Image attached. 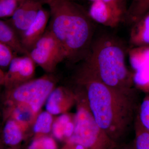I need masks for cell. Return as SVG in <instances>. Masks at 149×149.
<instances>
[{
	"mask_svg": "<svg viewBox=\"0 0 149 149\" xmlns=\"http://www.w3.org/2000/svg\"><path fill=\"white\" fill-rule=\"evenodd\" d=\"M74 80L85 91L97 124L116 143L135 129L141 103L133 87H110L80 66Z\"/></svg>",
	"mask_w": 149,
	"mask_h": 149,
	"instance_id": "cell-1",
	"label": "cell"
},
{
	"mask_svg": "<svg viewBox=\"0 0 149 149\" xmlns=\"http://www.w3.org/2000/svg\"><path fill=\"white\" fill-rule=\"evenodd\" d=\"M49 7V28L64 51L65 60L75 63L88 55L94 28L89 13L69 0H44Z\"/></svg>",
	"mask_w": 149,
	"mask_h": 149,
	"instance_id": "cell-2",
	"label": "cell"
},
{
	"mask_svg": "<svg viewBox=\"0 0 149 149\" xmlns=\"http://www.w3.org/2000/svg\"><path fill=\"white\" fill-rule=\"evenodd\" d=\"M125 56L119 43L103 36L93 42L81 65L108 86L132 88L133 80L125 65Z\"/></svg>",
	"mask_w": 149,
	"mask_h": 149,
	"instance_id": "cell-3",
	"label": "cell"
},
{
	"mask_svg": "<svg viewBox=\"0 0 149 149\" xmlns=\"http://www.w3.org/2000/svg\"><path fill=\"white\" fill-rule=\"evenodd\" d=\"M76 112L74 129L68 140L69 143L79 144L88 149H114L116 143L97 124L88 105L85 91H74Z\"/></svg>",
	"mask_w": 149,
	"mask_h": 149,
	"instance_id": "cell-4",
	"label": "cell"
},
{
	"mask_svg": "<svg viewBox=\"0 0 149 149\" xmlns=\"http://www.w3.org/2000/svg\"><path fill=\"white\" fill-rule=\"evenodd\" d=\"M56 84L55 77L49 73L15 87L5 89L2 100L4 108L23 106L39 113Z\"/></svg>",
	"mask_w": 149,
	"mask_h": 149,
	"instance_id": "cell-5",
	"label": "cell"
},
{
	"mask_svg": "<svg viewBox=\"0 0 149 149\" xmlns=\"http://www.w3.org/2000/svg\"><path fill=\"white\" fill-rule=\"evenodd\" d=\"M29 56L48 73H53L59 63L65 60L61 46L49 29L29 52Z\"/></svg>",
	"mask_w": 149,
	"mask_h": 149,
	"instance_id": "cell-6",
	"label": "cell"
},
{
	"mask_svg": "<svg viewBox=\"0 0 149 149\" xmlns=\"http://www.w3.org/2000/svg\"><path fill=\"white\" fill-rule=\"evenodd\" d=\"M35 63L29 56H15L5 75V89L13 88L34 78Z\"/></svg>",
	"mask_w": 149,
	"mask_h": 149,
	"instance_id": "cell-7",
	"label": "cell"
},
{
	"mask_svg": "<svg viewBox=\"0 0 149 149\" xmlns=\"http://www.w3.org/2000/svg\"><path fill=\"white\" fill-rule=\"evenodd\" d=\"M43 3L42 0H25L19 4L8 23L19 38L35 20Z\"/></svg>",
	"mask_w": 149,
	"mask_h": 149,
	"instance_id": "cell-8",
	"label": "cell"
},
{
	"mask_svg": "<svg viewBox=\"0 0 149 149\" xmlns=\"http://www.w3.org/2000/svg\"><path fill=\"white\" fill-rule=\"evenodd\" d=\"M75 101L74 91L64 87H56L46 101V111L53 116L63 114Z\"/></svg>",
	"mask_w": 149,
	"mask_h": 149,
	"instance_id": "cell-9",
	"label": "cell"
},
{
	"mask_svg": "<svg viewBox=\"0 0 149 149\" xmlns=\"http://www.w3.org/2000/svg\"><path fill=\"white\" fill-rule=\"evenodd\" d=\"M50 14L42 8L35 20L20 37L22 45L29 52L46 31Z\"/></svg>",
	"mask_w": 149,
	"mask_h": 149,
	"instance_id": "cell-10",
	"label": "cell"
},
{
	"mask_svg": "<svg viewBox=\"0 0 149 149\" xmlns=\"http://www.w3.org/2000/svg\"><path fill=\"white\" fill-rule=\"evenodd\" d=\"M39 113L28 107L17 105L4 108L3 120L10 118L16 120L27 131L33 124Z\"/></svg>",
	"mask_w": 149,
	"mask_h": 149,
	"instance_id": "cell-11",
	"label": "cell"
},
{
	"mask_svg": "<svg viewBox=\"0 0 149 149\" xmlns=\"http://www.w3.org/2000/svg\"><path fill=\"white\" fill-rule=\"evenodd\" d=\"M0 42L8 46L14 53L29 56V52L22 45L19 36L9 24L0 19Z\"/></svg>",
	"mask_w": 149,
	"mask_h": 149,
	"instance_id": "cell-12",
	"label": "cell"
},
{
	"mask_svg": "<svg viewBox=\"0 0 149 149\" xmlns=\"http://www.w3.org/2000/svg\"><path fill=\"white\" fill-rule=\"evenodd\" d=\"M4 121L2 136L3 143L10 147L16 146L22 141L24 133L26 130L13 119L8 118Z\"/></svg>",
	"mask_w": 149,
	"mask_h": 149,
	"instance_id": "cell-13",
	"label": "cell"
},
{
	"mask_svg": "<svg viewBox=\"0 0 149 149\" xmlns=\"http://www.w3.org/2000/svg\"><path fill=\"white\" fill-rule=\"evenodd\" d=\"M74 116L63 113L54 118L52 131L54 136L58 140L71 137L74 129Z\"/></svg>",
	"mask_w": 149,
	"mask_h": 149,
	"instance_id": "cell-14",
	"label": "cell"
},
{
	"mask_svg": "<svg viewBox=\"0 0 149 149\" xmlns=\"http://www.w3.org/2000/svg\"><path fill=\"white\" fill-rule=\"evenodd\" d=\"M54 116L46 111H41L37 115L32 128L37 137H42L52 131L53 123Z\"/></svg>",
	"mask_w": 149,
	"mask_h": 149,
	"instance_id": "cell-15",
	"label": "cell"
},
{
	"mask_svg": "<svg viewBox=\"0 0 149 149\" xmlns=\"http://www.w3.org/2000/svg\"><path fill=\"white\" fill-rule=\"evenodd\" d=\"M89 13L92 19L107 26H111L109 12L101 0L93 2Z\"/></svg>",
	"mask_w": 149,
	"mask_h": 149,
	"instance_id": "cell-16",
	"label": "cell"
},
{
	"mask_svg": "<svg viewBox=\"0 0 149 149\" xmlns=\"http://www.w3.org/2000/svg\"><path fill=\"white\" fill-rule=\"evenodd\" d=\"M109 12L111 27L115 26L125 13V0H101Z\"/></svg>",
	"mask_w": 149,
	"mask_h": 149,
	"instance_id": "cell-17",
	"label": "cell"
},
{
	"mask_svg": "<svg viewBox=\"0 0 149 149\" xmlns=\"http://www.w3.org/2000/svg\"><path fill=\"white\" fill-rule=\"evenodd\" d=\"M136 149H149V132L139 122L138 117L135 123Z\"/></svg>",
	"mask_w": 149,
	"mask_h": 149,
	"instance_id": "cell-18",
	"label": "cell"
},
{
	"mask_svg": "<svg viewBox=\"0 0 149 149\" xmlns=\"http://www.w3.org/2000/svg\"><path fill=\"white\" fill-rule=\"evenodd\" d=\"M138 118L141 125L149 132V97L144 99L140 104Z\"/></svg>",
	"mask_w": 149,
	"mask_h": 149,
	"instance_id": "cell-19",
	"label": "cell"
},
{
	"mask_svg": "<svg viewBox=\"0 0 149 149\" xmlns=\"http://www.w3.org/2000/svg\"><path fill=\"white\" fill-rule=\"evenodd\" d=\"M29 149H57V146L52 138L43 136L34 140L29 146Z\"/></svg>",
	"mask_w": 149,
	"mask_h": 149,
	"instance_id": "cell-20",
	"label": "cell"
},
{
	"mask_svg": "<svg viewBox=\"0 0 149 149\" xmlns=\"http://www.w3.org/2000/svg\"><path fill=\"white\" fill-rule=\"evenodd\" d=\"M19 4L15 0H0V18L11 17Z\"/></svg>",
	"mask_w": 149,
	"mask_h": 149,
	"instance_id": "cell-21",
	"label": "cell"
},
{
	"mask_svg": "<svg viewBox=\"0 0 149 149\" xmlns=\"http://www.w3.org/2000/svg\"><path fill=\"white\" fill-rule=\"evenodd\" d=\"M14 52L11 49L0 42V67H8L11 61L15 57Z\"/></svg>",
	"mask_w": 149,
	"mask_h": 149,
	"instance_id": "cell-22",
	"label": "cell"
},
{
	"mask_svg": "<svg viewBox=\"0 0 149 149\" xmlns=\"http://www.w3.org/2000/svg\"><path fill=\"white\" fill-rule=\"evenodd\" d=\"M135 80L139 85H145L149 84V61L138 68Z\"/></svg>",
	"mask_w": 149,
	"mask_h": 149,
	"instance_id": "cell-23",
	"label": "cell"
},
{
	"mask_svg": "<svg viewBox=\"0 0 149 149\" xmlns=\"http://www.w3.org/2000/svg\"><path fill=\"white\" fill-rule=\"evenodd\" d=\"M149 7V0H134L128 12V14L134 15L143 12Z\"/></svg>",
	"mask_w": 149,
	"mask_h": 149,
	"instance_id": "cell-24",
	"label": "cell"
},
{
	"mask_svg": "<svg viewBox=\"0 0 149 149\" xmlns=\"http://www.w3.org/2000/svg\"><path fill=\"white\" fill-rule=\"evenodd\" d=\"M149 61V49L144 51L143 53L134 56L132 58V63L136 68H139L147 62Z\"/></svg>",
	"mask_w": 149,
	"mask_h": 149,
	"instance_id": "cell-25",
	"label": "cell"
},
{
	"mask_svg": "<svg viewBox=\"0 0 149 149\" xmlns=\"http://www.w3.org/2000/svg\"><path fill=\"white\" fill-rule=\"evenodd\" d=\"M144 26L142 33V40L145 43H149V15L145 19Z\"/></svg>",
	"mask_w": 149,
	"mask_h": 149,
	"instance_id": "cell-26",
	"label": "cell"
},
{
	"mask_svg": "<svg viewBox=\"0 0 149 149\" xmlns=\"http://www.w3.org/2000/svg\"><path fill=\"white\" fill-rule=\"evenodd\" d=\"M5 75V73L3 71L2 68L0 67V86H3L4 83Z\"/></svg>",
	"mask_w": 149,
	"mask_h": 149,
	"instance_id": "cell-27",
	"label": "cell"
},
{
	"mask_svg": "<svg viewBox=\"0 0 149 149\" xmlns=\"http://www.w3.org/2000/svg\"><path fill=\"white\" fill-rule=\"evenodd\" d=\"M75 145V147H74V149H86V148L83 146H81V145H79V144H74Z\"/></svg>",
	"mask_w": 149,
	"mask_h": 149,
	"instance_id": "cell-28",
	"label": "cell"
},
{
	"mask_svg": "<svg viewBox=\"0 0 149 149\" xmlns=\"http://www.w3.org/2000/svg\"><path fill=\"white\" fill-rule=\"evenodd\" d=\"M1 86H0V104H1V102L2 100V94L1 92Z\"/></svg>",
	"mask_w": 149,
	"mask_h": 149,
	"instance_id": "cell-29",
	"label": "cell"
},
{
	"mask_svg": "<svg viewBox=\"0 0 149 149\" xmlns=\"http://www.w3.org/2000/svg\"><path fill=\"white\" fill-rule=\"evenodd\" d=\"M3 143V141L2 139H1V138H0V149H1V148L2 146Z\"/></svg>",
	"mask_w": 149,
	"mask_h": 149,
	"instance_id": "cell-30",
	"label": "cell"
},
{
	"mask_svg": "<svg viewBox=\"0 0 149 149\" xmlns=\"http://www.w3.org/2000/svg\"><path fill=\"white\" fill-rule=\"evenodd\" d=\"M15 1H17L20 3L22 2L23 1H25V0H15Z\"/></svg>",
	"mask_w": 149,
	"mask_h": 149,
	"instance_id": "cell-31",
	"label": "cell"
},
{
	"mask_svg": "<svg viewBox=\"0 0 149 149\" xmlns=\"http://www.w3.org/2000/svg\"><path fill=\"white\" fill-rule=\"evenodd\" d=\"M69 1H74V0H69Z\"/></svg>",
	"mask_w": 149,
	"mask_h": 149,
	"instance_id": "cell-32",
	"label": "cell"
},
{
	"mask_svg": "<svg viewBox=\"0 0 149 149\" xmlns=\"http://www.w3.org/2000/svg\"><path fill=\"white\" fill-rule=\"evenodd\" d=\"M92 1H96V0H92Z\"/></svg>",
	"mask_w": 149,
	"mask_h": 149,
	"instance_id": "cell-33",
	"label": "cell"
},
{
	"mask_svg": "<svg viewBox=\"0 0 149 149\" xmlns=\"http://www.w3.org/2000/svg\"></svg>",
	"mask_w": 149,
	"mask_h": 149,
	"instance_id": "cell-34",
	"label": "cell"
},
{
	"mask_svg": "<svg viewBox=\"0 0 149 149\" xmlns=\"http://www.w3.org/2000/svg\"><path fill=\"white\" fill-rule=\"evenodd\" d=\"M125 1H126V0H125Z\"/></svg>",
	"mask_w": 149,
	"mask_h": 149,
	"instance_id": "cell-35",
	"label": "cell"
},
{
	"mask_svg": "<svg viewBox=\"0 0 149 149\" xmlns=\"http://www.w3.org/2000/svg\"></svg>",
	"mask_w": 149,
	"mask_h": 149,
	"instance_id": "cell-36",
	"label": "cell"
}]
</instances>
